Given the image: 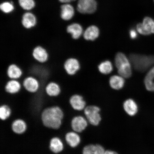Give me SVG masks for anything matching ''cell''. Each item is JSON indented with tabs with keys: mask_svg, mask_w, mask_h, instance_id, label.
Wrapping results in <instances>:
<instances>
[{
	"mask_svg": "<svg viewBox=\"0 0 154 154\" xmlns=\"http://www.w3.org/2000/svg\"><path fill=\"white\" fill-rule=\"evenodd\" d=\"M64 114L57 106L47 108L42 112L41 120L44 126L54 130L58 129L62 125Z\"/></svg>",
	"mask_w": 154,
	"mask_h": 154,
	"instance_id": "cell-1",
	"label": "cell"
},
{
	"mask_svg": "<svg viewBox=\"0 0 154 154\" xmlns=\"http://www.w3.org/2000/svg\"><path fill=\"white\" fill-rule=\"evenodd\" d=\"M115 63L119 75L125 78H128L132 75L131 63L124 54L119 52L115 56Z\"/></svg>",
	"mask_w": 154,
	"mask_h": 154,
	"instance_id": "cell-2",
	"label": "cell"
},
{
	"mask_svg": "<svg viewBox=\"0 0 154 154\" xmlns=\"http://www.w3.org/2000/svg\"><path fill=\"white\" fill-rule=\"evenodd\" d=\"M84 114L87 120L90 124L94 126L99 125L101 121L100 109L97 106H88L84 109Z\"/></svg>",
	"mask_w": 154,
	"mask_h": 154,
	"instance_id": "cell-3",
	"label": "cell"
},
{
	"mask_svg": "<svg viewBox=\"0 0 154 154\" xmlns=\"http://www.w3.org/2000/svg\"><path fill=\"white\" fill-rule=\"evenodd\" d=\"M20 81L22 82L23 88L29 93H37L41 88V84L39 81L34 76H27Z\"/></svg>",
	"mask_w": 154,
	"mask_h": 154,
	"instance_id": "cell-4",
	"label": "cell"
},
{
	"mask_svg": "<svg viewBox=\"0 0 154 154\" xmlns=\"http://www.w3.org/2000/svg\"><path fill=\"white\" fill-rule=\"evenodd\" d=\"M63 68L65 72L69 76L76 75L82 68V65L79 59L75 57L68 58L63 63Z\"/></svg>",
	"mask_w": 154,
	"mask_h": 154,
	"instance_id": "cell-5",
	"label": "cell"
},
{
	"mask_svg": "<svg viewBox=\"0 0 154 154\" xmlns=\"http://www.w3.org/2000/svg\"><path fill=\"white\" fill-rule=\"evenodd\" d=\"M137 31L143 35L154 34V20L149 17H146L142 23L137 25Z\"/></svg>",
	"mask_w": 154,
	"mask_h": 154,
	"instance_id": "cell-6",
	"label": "cell"
},
{
	"mask_svg": "<svg viewBox=\"0 0 154 154\" xmlns=\"http://www.w3.org/2000/svg\"><path fill=\"white\" fill-rule=\"evenodd\" d=\"M97 8L95 0H79L77 9L82 14H91L95 12Z\"/></svg>",
	"mask_w": 154,
	"mask_h": 154,
	"instance_id": "cell-7",
	"label": "cell"
},
{
	"mask_svg": "<svg viewBox=\"0 0 154 154\" xmlns=\"http://www.w3.org/2000/svg\"><path fill=\"white\" fill-rule=\"evenodd\" d=\"M34 59L37 62L41 63H47L49 59V54L45 48L41 45L35 47L32 52Z\"/></svg>",
	"mask_w": 154,
	"mask_h": 154,
	"instance_id": "cell-8",
	"label": "cell"
},
{
	"mask_svg": "<svg viewBox=\"0 0 154 154\" xmlns=\"http://www.w3.org/2000/svg\"><path fill=\"white\" fill-rule=\"evenodd\" d=\"M66 31L72 39L75 40L80 39L84 32L82 25L77 23H73L67 25Z\"/></svg>",
	"mask_w": 154,
	"mask_h": 154,
	"instance_id": "cell-9",
	"label": "cell"
},
{
	"mask_svg": "<svg viewBox=\"0 0 154 154\" xmlns=\"http://www.w3.org/2000/svg\"><path fill=\"white\" fill-rule=\"evenodd\" d=\"M22 88V82L18 80L9 79L5 86V92L11 95H15L18 94Z\"/></svg>",
	"mask_w": 154,
	"mask_h": 154,
	"instance_id": "cell-10",
	"label": "cell"
},
{
	"mask_svg": "<svg viewBox=\"0 0 154 154\" xmlns=\"http://www.w3.org/2000/svg\"><path fill=\"white\" fill-rule=\"evenodd\" d=\"M69 102L72 108L75 110L80 111L85 109L86 102L83 96L80 94H72L69 97Z\"/></svg>",
	"mask_w": 154,
	"mask_h": 154,
	"instance_id": "cell-11",
	"label": "cell"
},
{
	"mask_svg": "<svg viewBox=\"0 0 154 154\" xmlns=\"http://www.w3.org/2000/svg\"><path fill=\"white\" fill-rule=\"evenodd\" d=\"M7 74L9 79L20 80L23 75L21 67L16 63L10 64L8 67Z\"/></svg>",
	"mask_w": 154,
	"mask_h": 154,
	"instance_id": "cell-12",
	"label": "cell"
},
{
	"mask_svg": "<svg viewBox=\"0 0 154 154\" xmlns=\"http://www.w3.org/2000/svg\"><path fill=\"white\" fill-rule=\"evenodd\" d=\"M44 91L48 96L50 97H57L60 95L61 88L58 83L55 82H50L46 84Z\"/></svg>",
	"mask_w": 154,
	"mask_h": 154,
	"instance_id": "cell-13",
	"label": "cell"
},
{
	"mask_svg": "<svg viewBox=\"0 0 154 154\" xmlns=\"http://www.w3.org/2000/svg\"><path fill=\"white\" fill-rule=\"evenodd\" d=\"M88 125V121L84 117L80 116L74 117L71 121L72 129L77 133L82 132L85 129Z\"/></svg>",
	"mask_w": 154,
	"mask_h": 154,
	"instance_id": "cell-14",
	"label": "cell"
},
{
	"mask_svg": "<svg viewBox=\"0 0 154 154\" xmlns=\"http://www.w3.org/2000/svg\"><path fill=\"white\" fill-rule=\"evenodd\" d=\"M21 23L23 27L26 29H31L37 25V19L32 13H26L23 15Z\"/></svg>",
	"mask_w": 154,
	"mask_h": 154,
	"instance_id": "cell-15",
	"label": "cell"
},
{
	"mask_svg": "<svg viewBox=\"0 0 154 154\" xmlns=\"http://www.w3.org/2000/svg\"><path fill=\"white\" fill-rule=\"evenodd\" d=\"M100 30L95 26H91L87 28L83 34V37L87 41H94L99 37Z\"/></svg>",
	"mask_w": 154,
	"mask_h": 154,
	"instance_id": "cell-16",
	"label": "cell"
},
{
	"mask_svg": "<svg viewBox=\"0 0 154 154\" xmlns=\"http://www.w3.org/2000/svg\"><path fill=\"white\" fill-rule=\"evenodd\" d=\"M123 108L127 114L130 116H134L137 113L138 106L134 100L129 99L125 100L123 103Z\"/></svg>",
	"mask_w": 154,
	"mask_h": 154,
	"instance_id": "cell-17",
	"label": "cell"
},
{
	"mask_svg": "<svg viewBox=\"0 0 154 154\" xmlns=\"http://www.w3.org/2000/svg\"><path fill=\"white\" fill-rule=\"evenodd\" d=\"M65 139L67 144L71 147L74 148L79 145L81 142L80 137L78 133L74 131L67 132L65 134Z\"/></svg>",
	"mask_w": 154,
	"mask_h": 154,
	"instance_id": "cell-18",
	"label": "cell"
},
{
	"mask_svg": "<svg viewBox=\"0 0 154 154\" xmlns=\"http://www.w3.org/2000/svg\"><path fill=\"white\" fill-rule=\"evenodd\" d=\"M60 16L62 20L68 21L74 16L75 11L72 5L68 4L61 5Z\"/></svg>",
	"mask_w": 154,
	"mask_h": 154,
	"instance_id": "cell-19",
	"label": "cell"
},
{
	"mask_svg": "<svg viewBox=\"0 0 154 154\" xmlns=\"http://www.w3.org/2000/svg\"><path fill=\"white\" fill-rule=\"evenodd\" d=\"M109 85L112 89L120 90L124 87L125 84V78L120 75H114L109 79Z\"/></svg>",
	"mask_w": 154,
	"mask_h": 154,
	"instance_id": "cell-20",
	"label": "cell"
},
{
	"mask_svg": "<svg viewBox=\"0 0 154 154\" xmlns=\"http://www.w3.org/2000/svg\"><path fill=\"white\" fill-rule=\"evenodd\" d=\"M105 150L99 144H90L86 146L82 150V154H104Z\"/></svg>",
	"mask_w": 154,
	"mask_h": 154,
	"instance_id": "cell-21",
	"label": "cell"
},
{
	"mask_svg": "<svg viewBox=\"0 0 154 154\" xmlns=\"http://www.w3.org/2000/svg\"><path fill=\"white\" fill-rule=\"evenodd\" d=\"M11 130L14 133L18 134H24L27 129L26 122L21 119H17L13 121L11 125Z\"/></svg>",
	"mask_w": 154,
	"mask_h": 154,
	"instance_id": "cell-22",
	"label": "cell"
},
{
	"mask_svg": "<svg viewBox=\"0 0 154 154\" xmlns=\"http://www.w3.org/2000/svg\"><path fill=\"white\" fill-rule=\"evenodd\" d=\"M49 149L54 153H59L64 149V146L62 140L59 137H54L50 140Z\"/></svg>",
	"mask_w": 154,
	"mask_h": 154,
	"instance_id": "cell-23",
	"label": "cell"
},
{
	"mask_svg": "<svg viewBox=\"0 0 154 154\" xmlns=\"http://www.w3.org/2000/svg\"><path fill=\"white\" fill-rule=\"evenodd\" d=\"M144 82L146 89L148 91H154V67L146 74Z\"/></svg>",
	"mask_w": 154,
	"mask_h": 154,
	"instance_id": "cell-24",
	"label": "cell"
},
{
	"mask_svg": "<svg viewBox=\"0 0 154 154\" xmlns=\"http://www.w3.org/2000/svg\"><path fill=\"white\" fill-rule=\"evenodd\" d=\"M98 70L101 74L107 75L110 74L113 70L112 63L109 60H105L100 63L98 66Z\"/></svg>",
	"mask_w": 154,
	"mask_h": 154,
	"instance_id": "cell-25",
	"label": "cell"
},
{
	"mask_svg": "<svg viewBox=\"0 0 154 154\" xmlns=\"http://www.w3.org/2000/svg\"><path fill=\"white\" fill-rule=\"evenodd\" d=\"M11 109L8 105L4 104L0 107V118L1 120H7L11 116Z\"/></svg>",
	"mask_w": 154,
	"mask_h": 154,
	"instance_id": "cell-26",
	"label": "cell"
},
{
	"mask_svg": "<svg viewBox=\"0 0 154 154\" xmlns=\"http://www.w3.org/2000/svg\"><path fill=\"white\" fill-rule=\"evenodd\" d=\"M19 3L21 7L26 10H30L35 6L34 0H19Z\"/></svg>",
	"mask_w": 154,
	"mask_h": 154,
	"instance_id": "cell-27",
	"label": "cell"
},
{
	"mask_svg": "<svg viewBox=\"0 0 154 154\" xmlns=\"http://www.w3.org/2000/svg\"><path fill=\"white\" fill-rule=\"evenodd\" d=\"M0 8L4 13H9L12 12L14 10V7L11 2H5L1 4L0 5Z\"/></svg>",
	"mask_w": 154,
	"mask_h": 154,
	"instance_id": "cell-28",
	"label": "cell"
},
{
	"mask_svg": "<svg viewBox=\"0 0 154 154\" xmlns=\"http://www.w3.org/2000/svg\"><path fill=\"white\" fill-rule=\"evenodd\" d=\"M129 34L130 37L132 39H135L137 37V32L133 29L130 30Z\"/></svg>",
	"mask_w": 154,
	"mask_h": 154,
	"instance_id": "cell-29",
	"label": "cell"
},
{
	"mask_svg": "<svg viewBox=\"0 0 154 154\" xmlns=\"http://www.w3.org/2000/svg\"><path fill=\"white\" fill-rule=\"evenodd\" d=\"M104 154H119L116 152L112 151V150H106L105 151Z\"/></svg>",
	"mask_w": 154,
	"mask_h": 154,
	"instance_id": "cell-30",
	"label": "cell"
},
{
	"mask_svg": "<svg viewBox=\"0 0 154 154\" xmlns=\"http://www.w3.org/2000/svg\"><path fill=\"white\" fill-rule=\"evenodd\" d=\"M75 1H76V0H59L60 2L63 3H68Z\"/></svg>",
	"mask_w": 154,
	"mask_h": 154,
	"instance_id": "cell-31",
	"label": "cell"
},
{
	"mask_svg": "<svg viewBox=\"0 0 154 154\" xmlns=\"http://www.w3.org/2000/svg\"><path fill=\"white\" fill-rule=\"evenodd\" d=\"M153 1H154V0H153Z\"/></svg>",
	"mask_w": 154,
	"mask_h": 154,
	"instance_id": "cell-32",
	"label": "cell"
}]
</instances>
